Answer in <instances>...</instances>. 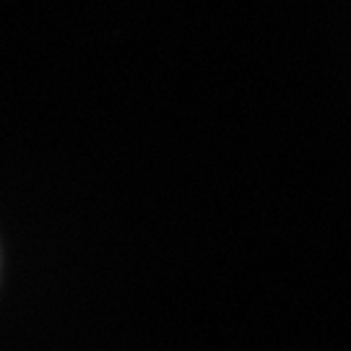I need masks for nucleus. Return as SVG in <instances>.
I'll use <instances>...</instances> for the list:
<instances>
[{
	"mask_svg": "<svg viewBox=\"0 0 351 351\" xmlns=\"http://www.w3.org/2000/svg\"><path fill=\"white\" fill-rule=\"evenodd\" d=\"M0 261H3V250H0Z\"/></svg>",
	"mask_w": 351,
	"mask_h": 351,
	"instance_id": "obj_1",
	"label": "nucleus"
}]
</instances>
